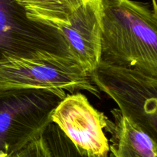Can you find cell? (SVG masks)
Wrapping results in <instances>:
<instances>
[{
    "label": "cell",
    "mask_w": 157,
    "mask_h": 157,
    "mask_svg": "<svg viewBox=\"0 0 157 157\" xmlns=\"http://www.w3.org/2000/svg\"><path fill=\"white\" fill-rule=\"evenodd\" d=\"M101 62L127 68L157 69V17L133 0H101Z\"/></svg>",
    "instance_id": "1"
},
{
    "label": "cell",
    "mask_w": 157,
    "mask_h": 157,
    "mask_svg": "<svg viewBox=\"0 0 157 157\" xmlns=\"http://www.w3.org/2000/svg\"><path fill=\"white\" fill-rule=\"evenodd\" d=\"M66 96L61 89L0 88V157L40 137Z\"/></svg>",
    "instance_id": "2"
},
{
    "label": "cell",
    "mask_w": 157,
    "mask_h": 157,
    "mask_svg": "<svg viewBox=\"0 0 157 157\" xmlns=\"http://www.w3.org/2000/svg\"><path fill=\"white\" fill-rule=\"evenodd\" d=\"M94 84L119 111L157 144V69L127 68L101 62L90 74Z\"/></svg>",
    "instance_id": "3"
},
{
    "label": "cell",
    "mask_w": 157,
    "mask_h": 157,
    "mask_svg": "<svg viewBox=\"0 0 157 157\" xmlns=\"http://www.w3.org/2000/svg\"><path fill=\"white\" fill-rule=\"evenodd\" d=\"M0 88L86 90L100 98L90 75L75 59L6 56L0 61Z\"/></svg>",
    "instance_id": "4"
},
{
    "label": "cell",
    "mask_w": 157,
    "mask_h": 157,
    "mask_svg": "<svg viewBox=\"0 0 157 157\" xmlns=\"http://www.w3.org/2000/svg\"><path fill=\"white\" fill-rule=\"evenodd\" d=\"M6 56L74 59L59 31L30 19L17 0H0V61Z\"/></svg>",
    "instance_id": "5"
},
{
    "label": "cell",
    "mask_w": 157,
    "mask_h": 157,
    "mask_svg": "<svg viewBox=\"0 0 157 157\" xmlns=\"http://www.w3.org/2000/svg\"><path fill=\"white\" fill-rule=\"evenodd\" d=\"M108 122L81 93L67 94L52 115V123L81 153L91 157L110 154V141L104 133Z\"/></svg>",
    "instance_id": "6"
},
{
    "label": "cell",
    "mask_w": 157,
    "mask_h": 157,
    "mask_svg": "<svg viewBox=\"0 0 157 157\" xmlns=\"http://www.w3.org/2000/svg\"><path fill=\"white\" fill-rule=\"evenodd\" d=\"M50 25L59 31L74 59L90 75L101 59V0H90L72 13L67 21Z\"/></svg>",
    "instance_id": "7"
},
{
    "label": "cell",
    "mask_w": 157,
    "mask_h": 157,
    "mask_svg": "<svg viewBox=\"0 0 157 157\" xmlns=\"http://www.w3.org/2000/svg\"><path fill=\"white\" fill-rule=\"evenodd\" d=\"M114 122H108L112 134L110 143L113 157H157V144L137 125L123 116L119 110L113 111Z\"/></svg>",
    "instance_id": "8"
},
{
    "label": "cell",
    "mask_w": 157,
    "mask_h": 157,
    "mask_svg": "<svg viewBox=\"0 0 157 157\" xmlns=\"http://www.w3.org/2000/svg\"><path fill=\"white\" fill-rule=\"evenodd\" d=\"M90 0H17L28 17L48 25L64 22Z\"/></svg>",
    "instance_id": "9"
},
{
    "label": "cell",
    "mask_w": 157,
    "mask_h": 157,
    "mask_svg": "<svg viewBox=\"0 0 157 157\" xmlns=\"http://www.w3.org/2000/svg\"><path fill=\"white\" fill-rule=\"evenodd\" d=\"M41 138L52 157H91L81 153L54 123L47 126ZM104 157H113L111 153Z\"/></svg>",
    "instance_id": "10"
},
{
    "label": "cell",
    "mask_w": 157,
    "mask_h": 157,
    "mask_svg": "<svg viewBox=\"0 0 157 157\" xmlns=\"http://www.w3.org/2000/svg\"><path fill=\"white\" fill-rule=\"evenodd\" d=\"M9 157H52L44 144L41 136L29 144Z\"/></svg>",
    "instance_id": "11"
},
{
    "label": "cell",
    "mask_w": 157,
    "mask_h": 157,
    "mask_svg": "<svg viewBox=\"0 0 157 157\" xmlns=\"http://www.w3.org/2000/svg\"><path fill=\"white\" fill-rule=\"evenodd\" d=\"M153 4V12L157 17V0H152Z\"/></svg>",
    "instance_id": "12"
}]
</instances>
